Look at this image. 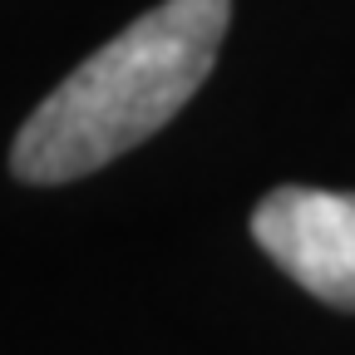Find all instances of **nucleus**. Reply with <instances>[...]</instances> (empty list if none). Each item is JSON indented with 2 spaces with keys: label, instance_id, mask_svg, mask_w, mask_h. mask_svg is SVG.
<instances>
[{
  "label": "nucleus",
  "instance_id": "nucleus-2",
  "mask_svg": "<svg viewBox=\"0 0 355 355\" xmlns=\"http://www.w3.org/2000/svg\"><path fill=\"white\" fill-rule=\"evenodd\" d=\"M252 237L316 301L355 311V193L277 188L257 202Z\"/></svg>",
  "mask_w": 355,
  "mask_h": 355
},
{
  "label": "nucleus",
  "instance_id": "nucleus-1",
  "mask_svg": "<svg viewBox=\"0 0 355 355\" xmlns=\"http://www.w3.org/2000/svg\"><path fill=\"white\" fill-rule=\"evenodd\" d=\"M227 20L232 0H163L139 15L40 99L15 133L10 173L55 188L153 139L212 74Z\"/></svg>",
  "mask_w": 355,
  "mask_h": 355
}]
</instances>
